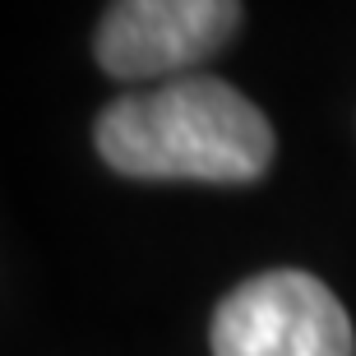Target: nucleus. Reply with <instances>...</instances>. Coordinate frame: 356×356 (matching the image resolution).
<instances>
[{"label": "nucleus", "mask_w": 356, "mask_h": 356, "mask_svg": "<svg viewBox=\"0 0 356 356\" xmlns=\"http://www.w3.org/2000/svg\"><path fill=\"white\" fill-rule=\"evenodd\" d=\"M97 153L139 181H259L273 162V125L222 79L185 74L162 88L125 92L97 116Z\"/></svg>", "instance_id": "f257e3e1"}, {"label": "nucleus", "mask_w": 356, "mask_h": 356, "mask_svg": "<svg viewBox=\"0 0 356 356\" xmlns=\"http://www.w3.org/2000/svg\"><path fill=\"white\" fill-rule=\"evenodd\" d=\"M209 343L213 356H356L343 301L301 268L245 277L213 310Z\"/></svg>", "instance_id": "f03ea898"}, {"label": "nucleus", "mask_w": 356, "mask_h": 356, "mask_svg": "<svg viewBox=\"0 0 356 356\" xmlns=\"http://www.w3.org/2000/svg\"><path fill=\"white\" fill-rule=\"evenodd\" d=\"M236 24V0H120L102 14L92 51L111 79H162L209 60Z\"/></svg>", "instance_id": "7ed1b4c3"}]
</instances>
